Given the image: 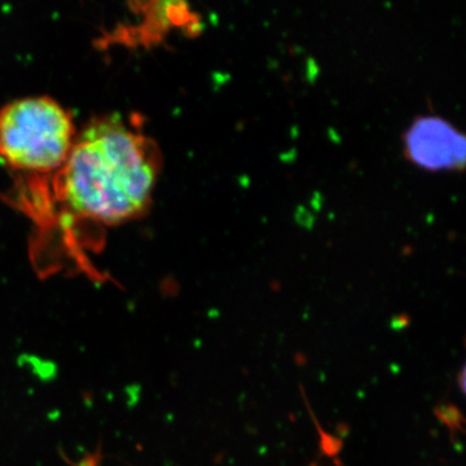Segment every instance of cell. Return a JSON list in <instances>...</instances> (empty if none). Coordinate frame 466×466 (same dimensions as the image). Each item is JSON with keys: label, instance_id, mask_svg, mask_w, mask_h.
Here are the masks:
<instances>
[{"label": "cell", "instance_id": "6da1fadb", "mask_svg": "<svg viewBox=\"0 0 466 466\" xmlns=\"http://www.w3.org/2000/svg\"><path fill=\"white\" fill-rule=\"evenodd\" d=\"M161 170L157 146L116 116L92 119L78 130L66 164L55 174L67 213L103 226L142 216Z\"/></svg>", "mask_w": 466, "mask_h": 466}, {"label": "cell", "instance_id": "3957f363", "mask_svg": "<svg viewBox=\"0 0 466 466\" xmlns=\"http://www.w3.org/2000/svg\"><path fill=\"white\" fill-rule=\"evenodd\" d=\"M404 155L428 171H462L465 135L441 116H419L404 135Z\"/></svg>", "mask_w": 466, "mask_h": 466}, {"label": "cell", "instance_id": "7a4b0ae2", "mask_svg": "<svg viewBox=\"0 0 466 466\" xmlns=\"http://www.w3.org/2000/svg\"><path fill=\"white\" fill-rule=\"evenodd\" d=\"M75 119L48 96L24 97L0 109V164L32 174H56L76 137Z\"/></svg>", "mask_w": 466, "mask_h": 466}]
</instances>
